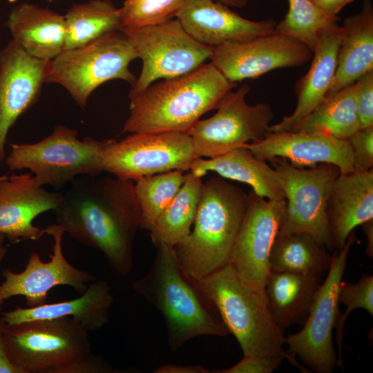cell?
I'll use <instances>...</instances> for the list:
<instances>
[{
    "label": "cell",
    "instance_id": "6da1fadb",
    "mask_svg": "<svg viewBox=\"0 0 373 373\" xmlns=\"http://www.w3.org/2000/svg\"><path fill=\"white\" fill-rule=\"evenodd\" d=\"M132 180L83 175L62 193L53 210L57 224L79 243L100 251L126 276L133 267V242L141 213Z\"/></svg>",
    "mask_w": 373,
    "mask_h": 373
},
{
    "label": "cell",
    "instance_id": "7a4b0ae2",
    "mask_svg": "<svg viewBox=\"0 0 373 373\" xmlns=\"http://www.w3.org/2000/svg\"><path fill=\"white\" fill-rule=\"evenodd\" d=\"M157 249L147 274L133 289L161 313L167 329L169 347L176 350L201 336H226L229 332L200 283L182 267L174 247L165 244Z\"/></svg>",
    "mask_w": 373,
    "mask_h": 373
},
{
    "label": "cell",
    "instance_id": "3957f363",
    "mask_svg": "<svg viewBox=\"0 0 373 373\" xmlns=\"http://www.w3.org/2000/svg\"><path fill=\"white\" fill-rule=\"evenodd\" d=\"M236 86L211 62L182 76L164 79L130 99V115L122 132L188 133Z\"/></svg>",
    "mask_w": 373,
    "mask_h": 373
},
{
    "label": "cell",
    "instance_id": "277c9868",
    "mask_svg": "<svg viewBox=\"0 0 373 373\" xmlns=\"http://www.w3.org/2000/svg\"><path fill=\"white\" fill-rule=\"evenodd\" d=\"M88 332L73 318L36 320L6 325L3 343L21 373H125L92 353Z\"/></svg>",
    "mask_w": 373,
    "mask_h": 373
},
{
    "label": "cell",
    "instance_id": "5b68a950",
    "mask_svg": "<svg viewBox=\"0 0 373 373\" xmlns=\"http://www.w3.org/2000/svg\"><path fill=\"white\" fill-rule=\"evenodd\" d=\"M248 194L221 176L203 182L193 229L174 247L184 271L200 280L229 264Z\"/></svg>",
    "mask_w": 373,
    "mask_h": 373
},
{
    "label": "cell",
    "instance_id": "8992f818",
    "mask_svg": "<svg viewBox=\"0 0 373 373\" xmlns=\"http://www.w3.org/2000/svg\"><path fill=\"white\" fill-rule=\"evenodd\" d=\"M198 280L243 356L280 355L289 361L283 331L275 322L265 296L246 285L229 264Z\"/></svg>",
    "mask_w": 373,
    "mask_h": 373
},
{
    "label": "cell",
    "instance_id": "52a82bcc",
    "mask_svg": "<svg viewBox=\"0 0 373 373\" xmlns=\"http://www.w3.org/2000/svg\"><path fill=\"white\" fill-rule=\"evenodd\" d=\"M77 130L57 124L37 142L11 144L4 161L10 171L29 170L39 185L57 190L79 176L100 175L103 153L111 139L79 140Z\"/></svg>",
    "mask_w": 373,
    "mask_h": 373
},
{
    "label": "cell",
    "instance_id": "ba28073f",
    "mask_svg": "<svg viewBox=\"0 0 373 373\" xmlns=\"http://www.w3.org/2000/svg\"><path fill=\"white\" fill-rule=\"evenodd\" d=\"M137 54L121 31L108 33L86 45L64 50L48 61L45 83L63 86L82 108L102 84L122 79L131 86L137 77L129 64Z\"/></svg>",
    "mask_w": 373,
    "mask_h": 373
},
{
    "label": "cell",
    "instance_id": "9c48e42d",
    "mask_svg": "<svg viewBox=\"0 0 373 373\" xmlns=\"http://www.w3.org/2000/svg\"><path fill=\"white\" fill-rule=\"evenodd\" d=\"M121 32L142 61L141 73L128 93L130 99L159 79L174 78L196 70L212 53L213 47L194 39L176 18Z\"/></svg>",
    "mask_w": 373,
    "mask_h": 373
},
{
    "label": "cell",
    "instance_id": "30bf717a",
    "mask_svg": "<svg viewBox=\"0 0 373 373\" xmlns=\"http://www.w3.org/2000/svg\"><path fill=\"white\" fill-rule=\"evenodd\" d=\"M353 231L342 249L335 250L327 270V278L320 285L303 327L297 333L285 337L289 363L301 370L296 356L312 372L331 373L338 365L332 332L339 314L338 294L352 245L355 242Z\"/></svg>",
    "mask_w": 373,
    "mask_h": 373
},
{
    "label": "cell",
    "instance_id": "8fae6325",
    "mask_svg": "<svg viewBox=\"0 0 373 373\" xmlns=\"http://www.w3.org/2000/svg\"><path fill=\"white\" fill-rule=\"evenodd\" d=\"M269 162L285 195V216L278 234L307 233L333 250L326 209L331 187L341 173L339 168L329 163L298 167L280 157Z\"/></svg>",
    "mask_w": 373,
    "mask_h": 373
},
{
    "label": "cell",
    "instance_id": "7c38bea8",
    "mask_svg": "<svg viewBox=\"0 0 373 373\" xmlns=\"http://www.w3.org/2000/svg\"><path fill=\"white\" fill-rule=\"evenodd\" d=\"M250 90L243 84L229 92L216 113L199 119L189 130L196 157H214L245 144L259 141L269 133L274 114L269 104L250 105L246 96Z\"/></svg>",
    "mask_w": 373,
    "mask_h": 373
},
{
    "label": "cell",
    "instance_id": "4fadbf2b",
    "mask_svg": "<svg viewBox=\"0 0 373 373\" xmlns=\"http://www.w3.org/2000/svg\"><path fill=\"white\" fill-rule=\"evenodd\" d=\"M195 159L186 133H133L120 141L111 139L103 153L102 165L115 178L137 181L173 170L189 171Z\"/></svg>",
    "mask_w": 373,
    "mask_h": 373
},
{
    "label": "cell",
    "instance_id": "5bb4252c",
    "mask_svg": "<svg viewBox=\"0 0 373 373\" xmlns=\"http://www.w3.org/2000/svg\"><path fill=\"white\" fill-rule=\"evenodd\" d=\"M285 210V200H268L250 191L231 254L229 264L246 285L262 296H265L270 251Z\"/></svg>",
    "mask_w": 373,
    "mask_h": 373
},
{
    "label": "cell",
    "instance_id": "9a60e30c",
    "mask_svg": "<svg viewBox=\"0 0 373 373\" xmlns=\"http://www.w3.org/2000/svg\"><path fill=\"white\" fill-rule=\"evenodd\" d=\"M313 51L300 40L273 32L247 41H226L213 47L211 63L230 82L255 79L277 68L307 63Z\"/></svg>",
    "mask_w": 373,
    "mask_h": 373
},
{
    "label": "cell",
    "instance_id": "2e32d148",
    "mask_svg": "<svg viewBox=\"0 0 373 373\" xmlns=\"http://www.w3.org/2000/svg\"><path fill=\"white\" fill-rule=\"evenodd\" d=\"M44 231L52 238L50 260L44 262L39 253L32 252L22 271L5 269L1 273L4 281L0 285V306L15 296H24L28 307L39 306L46 303L49 291L55 287L67 285L82 294L96 280L91 273L76 268L66 259L62 249L65 233L61 226L50 225Z\"/></svg>",
    "mask_w": 373,
    "mask_h": 373
},
{
    "label": "cell",
    "instance_id": "e0dca14e",
    "mask_svg": "<svg viewBox=\"0 0 373 373\" xmlns=\"http://www.w3.org/2000/svg\"><path fill=\"white\" fill-rule=\"evenodd\" d=\"M48 61L30 55L15 40L0 50V164L11 127L37 101Z\"/></svg>",
    "mask_w": 373,
    "mask_h": 373
},
{
    "label": "cell",
    "instance_id": "ac0fdd59",
    "mask_svg": "<svg viewBox=\"0 0 373 373\" xmlns=\"http://www.w3.org/2000/svg\"><path fill=\"white\" fill-rule=\"evenodd\" d=\"M61 200L62 193L46 190L30 173L0 175V233L12 244L40 239L44 229L33 220L53 211Z\"/></svg>",
    "mask_w": 373,
    "mask_h": 373
},
{
    "label": "cell",
    "instance_id": "d6986e66",
    "mask_svg": "<svg viewBox=\"0 0 373 373\" xmlns=\"http://www.w3.org/2000/svg\"><path fill=\"white\" fill-rule=\"evenodd\" d=\"M245 146L257 158L266 162L280 157L298 167L329 163L337 166L341 173L354 171L348 141L322 133L269 132L262 140L247 144Z\"/></svg>",
    "mask_w": 373,
    "mask_h": 373
},
{
    "label": "cell",
    "instance_id": "ffe728a7",
    "mask_svg": "<svg viewBox=\"0 0 373 373\" xmlns=\"http://www.w3.org/2000/svg\"><path fill=\"white\" fill-rule=\"evenodd\" d=\"M176 19L194 39L211 47L271 34L276 25L272 19L256 21L243 18L215 0H186Z\"/></svg>",
    "mask_w": 373,
    "mask_h": 373
},
{
    "label": "cell",
    "instance_id": "44dd1931",
    "mask_svg": "<svg viewBox=\"0 0 373 373\" xmlns=\"http://www.w3.org/2000/svg\"><path fill=\"white\" fill-rule=\"evenodd\" d=\"M326 213L332 247L338 251L356 227L373 219V169L341 173L331 187Z\"/></svg>",
    "mask_w": 373,
    "mask_h": 373
},
{
    "label": "cell",
    "instance_id": "7402d4cb",
    "mask_svg": "<svg viewBox=\"0 0 373 373\" xmlns=\"http://www.w3.org/2000/svg\"><path fill=\"white\" fill-rule=\"evenodd\" d=\"M343 34V28L337 22L321 32L313 50L310 68L296 84L297 102L294 111L277 124H271L269 132L292 131L325 99L334 77Z\"/></svg>",
    "mask_w": 373,
    "mask_h": 373
},
{
    "label": "cell",
    "instance_id": "603a6c76",
    "mask_svg": "<svg viewBox=\"0 0 373 373\" xmlns=\"http://www.w3.org/2000/svg\"><path fill=\"white\" fill-rule=\"evenodd\" d=\"M113 300L108 283L95 280L77 298L32 307H19L3 313L0 319L6 325H14L31 321L69 317L88 332L94 331L108 322Z\"/></svg>",
    "mask_w": 373,
    "mask_h": 373
},
{
    "label": "cell",
    "instance_id": "cb8c5ba5",
    "mask_svg": "<svg viewBox=\"0 0 373 373\" xmlns=\"http://www.w3.org/2000/svg\"><path fill=\"white\" fill-rule=\"evenodd\" d=\"M4 25L12 39L33 57L50 61L64 50V15L23 2L12 9Z\"/></svg>",
    "mask_w": 373,
    "mask_h": 373
},
{
    "label": "cell",
    "instance_id": "d4e9b609",
    "mask_svg": "<svg viewBox=\"0 0 373 373\" xmlns=\"http://www.w3.org/2000/svg\"><path fill=\"white\" fill-rule=\"evenodd\" d=\"M334 77L326 95L354 84L373 70V6L363 0L358 13L345 19ZM326 97V96H325Z\"/></svg>",
    "mask_w": 373,
    "mask_h": 373
},
{
    "label": "cell",
    "instance_id": "484cf974",
    "mask_svg": "<svg viewBox=\"0 0 373 373\" xmlns=\"http://www.w3.org/2000/svg\"><path fill=\"white\" fill-rule=\"evenodd\" d=\"M189 171L200 178L213 171L224 178L249 184L259 196L271 200H285L275 169L266 161L254 156L245 146L209 159L196 157Z\"/></svg>",
    "mask_w": 373,
    "mask_h": 373
},
{
    "label": "cell",
    "instance_id": "4316f807",
    "mask_svg": "<svg viewBox=\"0 0 373 373\" xmlns=\"http://www.w3.org/2000/svg\"><path fill=\"white\" fill-rule=\"evenodd\" d=\"M321 283V276L269 271L265 298L275 322L283 331L293 324L304 323Z\"/></svg>",
    "mask_w": 373,
    "mask_h": 373
},
{
    "label": "cell",
    "instance_id": "83f0119b",
    "mask_svg": "<svg viewBox=\"0 0 373 373\" xmlns=\"http://www.w3.org/2000/svg\"><path fill=\"white\" fill-rule=\"evenodd\" d=\"M332 256L307 233L277 234L271 247L269 271L321 276L328 270Z\"/></svg>",
    "mask_w": 373,
    "mask_h": 373
},
{
    "label": "cell",
    "instance_id": "f1b7e54d",
    "mask_svg": "<svg viewBox=\"0 0 373 373\" xmlns=\"http://www.w3.org/2000/svg\"><path fill=\"white\" fill-rule=\"evenodd\" d=\"M202 185V178L190 171L185 174L182 187L150 230L151 241L155 246L165 244L175 247L190 233Z\"/></svg>",
    "mask_w": 373,
    "mask_h": 373
},
{
    "label": "cell",
    "instance_id": "f546056e",
    "mask_svg": "<svg viewBox=\"0 0 373 373\" xmlns=\"http://www.w3.org/2000/svg\"><path fill=\"white\" fill-rule=\"evenodd\" d=\"M361 128L352 84L326 95L292 131L318 132L347 140Z\"/></svg>",
    "mask_w": 373,
    "mask_h": 373
},
{
    "label": "cell",
    "instance_id": "4dcf8cb0",
    "mask_svg": "<svg viewBox=\"0 0 373 373\" xmlns=\"http://www.w3.org/2000/svg\"><path fill=\"white\" fill-rule=\"evenodd\" d=\"M64 19V50L82 46L108 33L120 31L122 26L119 8L111 0L74 4L68 10Z\"/></svg>",
    "mask_w": 373,
    "mask_h": 373
},
{
    "label": "cell",
    "instance_id": "1f68e13d",
    "mask_svg": "<svg viewBox=\"0 0 373 373\" xmlns=\"http://www.w3.org/2000/svg\"><path fill=\"white\" fill-rule=\"evenodd\" d=\"M181 170H173L143 177L134 185L141 213L140 229L150 230L176 195L184 181Z\"/></svg>",
    "mask_w": 373,
    "mask_h": 373
},
{
    "label": "cell",
    "instance_id": "d6a6232c",
    "mask_svg": "<svg viewBox=\"0 0 373 373\" xmlns=\"http://www.w3.org/2000/svg\"><path fill=\"white\" fill-rule=\"evenodd\" d=\"M287 1L288 11L283 19L276 23L274 32L293 37L313 51L321 32L340 18L323 11L310 0Z\"/></svg>",
    "mask_w": 373,
    "mask_h": 373
},
{
    "label": "cell",
    "instance_id": "836d02e7",
    "mask_svg": "<svg viewBox=\"0 0 373 373\" xmlns=\"http://www.w3.org/2000/svg\"><path fill=\"white\" fill-rule=\"evenodd\" d=\"M185 2L186 0H125L119 8L121 30L154 26L176 18Z\"/></svg>",
    "mask_w": 373,
    "mask_h": 373
},
{
    "label": "cell",
    "instance_id": "e575fe53",
    "mask_svg": "<svg viewBox=\"0 0 373 373\" xmlns=\"http://www.w3.org/2000/svg\"><path fill=\"white\" fill-rule=\"evenodd\" d=\"M338 303L346 306V310L337 316L334 329L336 341L338 345V365L343 369V327L350 314L356 309H365L371 316L373 315V276L363 275L359 280L352 284L341 280L338 294Z\"/></svg>",
    "mask_w": 373,
    "mask_h": 373
},
{
    "label": "cell",
    "instance_id": "d590c367",
    "mask_svg": "<svg viewBox=\"0 0 373 373\" xmlns=\"http://www.w3.org/2000/svg\"><path fill=\"white\" fill-rule=\"evenodd\" d=\"M354 171H369L373 166V126L361 128L347 140Z\"/></svg>",
    "mask_w": 373,
    "mask_h": 373
},
{
    "label": "cell",
    "instance_id": "8d00e7d4",
    "mask_svg": "<svg viewBox=\"0 0 373 373\" xmlns=\"http://www.w3.org/2000/svg\"><path fill=\"white\" fill-rule=\"evenodd\" d=\"M354 84L361 127L373 126V70L361 76Z\"/></svg>",
    "mask_w": 373,
    "mask_h": 373
},
{
    "label": "cell",
    "instance_id": "74e56055",
    "mask_svg": "<svg viewBox=\"0 0 373 373\" xmlns=\"http://www.w3.org/2000/svg\"><path fill=\"white\" fill-rule=\"evenodd\" d=\"M285 358L280 355L247 356L233 366L218 370V373H271Z\"/></svg>",
    "mask_w": 373,
    "mask_h": 373
},
{
    "label": "cell",
    "instance_id": "f35d334b",
    "mask_svg": "<svg viewBox=\"0 0 373 373\" xmlns=\"http://www.w3.org/2000/svg\"><path fill=\"white\" fill-rule=\"evenodd\" d=\"M154 373H217L216 370H209L200 365H163L153 371Z\"/></svg>",
    "mask_w": 373,
    "mask_h": 373
},
{
    "label": "cell",
    "instance_id": "ab89813d",
    "mask_svg": "<svg viewBox=\"0 0 373 373\" xmlns=\"http://www.w3.org/2000/svg\"><path fill=\"white\" fill-rule=\"evenodd\" d=\"M4 323L0 319V373H21L10 361L3 343Z\"/></svg>",
    "mask_w": 373,
    "mask_h": 373
},
{
    "label": "cell",
    "instance_id": "60d3db41",
    "mask_svg": "<svg viewBox=\"0 0 373 373\" xmlns=\"http://www.w3.org/2000/svg\"><path fill=\"white\" fill-rule=\"evenodd\" d=\"M316 6L332 15L338 13L354 0H310Z\"/></svg>",
    "mask_w": 373,
    "mask_h": 373
},
{
    "label": "cell",
    "instance_id": "b9f144b4",
    "mask_svg": "<svg viewBox=\"0 0 373 373\" xmlns=\"http://www.w3.org/2000/svg\"><path fill=\"white\" fill-rule=\"evenodd\" d=\"M363 232L367 238L366 253L370 258L373 256V219L366 221L361 224Z\"/></svg>",
    "mask_w": 373,
    "mask_h": 373
},
{
    "label": "cell",
    "instance_id": "7bdbcfd3",
    "mask_svg": "<svg viewBox=\"0 0 373 373\" xmlns=\"http://www.w3.org/2000/svg\"><path fill=\"white\" fill-rule=\"evenodd\" d=\"M227 6L234 8H243L247 3V0H215Z\"/></svg>",
    "mask_w": 373,
    "mask_h": 373
},
{
    "label": "cell",
    "instance_id": "ee69618b",
    "mask_svg": "<svg viewBox=\"0 0 373 373\" xmlns=\"http://www.w3.org/2000/svg\"><path fill=\"white\" fill-rule=\"evenodd\" d=\"M6 238V236L0 233V265L1 262H3L8 251L4 244Z\"/></svg>",
    "mask_w": 373,
    "mask_h": 373
},
{
    "label": "cell",
    "instance_id": "f6af8a7d",
    "mask_svg": "<svg viewBox=\"0 0 373 373\" xmlns=\"http://www.w3.org/2000/svg\"><path fill=\"white\" fill-rule=\"evenodd\" d=\"M54 1H56V0H48V1L49 3H51V2Z\"/></svg>",
    "mask_w": 373,
    "mask_h": 373
},
{
    "label": "cell",
    "instance_id": "bcb514c9",
    "mask_svg": "<svg viewBox=\"0 0 373 373\" xmlns=\"http://www.w3.org/2000/svg\"><path fill=\"white\" fill-rule=\"evenodd\" d=\"M1 306H0V310H1Z\"/></svg>",
    "mask_w": 373,
    "mask_h": 373
}]
</instances>
